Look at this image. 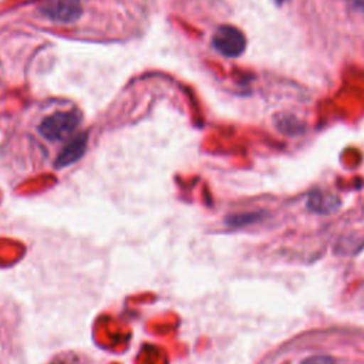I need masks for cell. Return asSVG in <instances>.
Segmentation results:
<instances>
[{
	"instance_id": "6da1fadb",
	"label": "cell",
	"mask_w": 364,
	"mask_h": 364,
	"mask_svg": "<svg viewBox=\"0 0 364 364\" xmlns=\"http://www.w3.org/2000/svg\"><path fill=\"white\" fill-rule=\"evenodd\" d=\"M82 121L77 108H58L44 115L37 127L38 135L53 144H65L80 128Z\"/></svg>"
},
{
	"instance_id": "7a4b0ae2",
	"label": "cell",
	"mask_w": 364,
	"mask_h": 364,
	"mask_svg": "<svg viewBox=\"0 0 364 364\" xmlns=\"http://www.w3.org/2000/svg\"><path fill=\"white\" fill-rule=\"evenodd\" d=\"M37 11L54 26L70 27L80 21L84 7L80 0H44L37 6Z\"/></svg>"
},
{
	"instance_id": "5b68a950",
	"label": "cell",
	"mask_w": 364,
	"mask_h": 364,
	"mask_svg": "<svg viewBox=\"0 0 364 364\" xmlns=\"http://www.w3.org/2000/svg\"><path fill=\"white\" fill-rule=\"evenodd\" d=\"M341 202L337 196L326 192H311L307 198L306 206L309 210L318 213V215H328L336 212L340 208Z\"/></svg>"
},
{
	"instance_id": "277c9868",
	"label": "cell",
	"mask_w": 364,
	"mask_h": 364,
	"mask_svg": "<svg viewBox=\"0 0 364 364\" xmlns=\"http://www.w3.org/2000/svg\"><path fill=\"white\" fill-rule=\"evenodd\" d=\"M88 145V134L87 132H77L70 141H67L60 154L57 155L54 165L55 168H65L70 166L73 164H75L77 161H80L82 158V155L85 154Z\"/></svg>"
},
{
	"instance_id": "ba28073f",
	"label": "cell",
	"mask_w": 364,
	"mask_h": 364,
	"mask_svg": "<svg viewBox=\"0 0 364 364\" xmlns=\"http://www.w3.org/2000/svg\"><path fill=\"white\" fill-rule=\"evenodd\" d=\"M301 364H336V361L328 355H311L303 360Z\"/></svg>"
},
{
	"instance_id": "52a82bcc",
	"label": "cell",
	"mask_w": 364,
	"mask_h": 364,
	"mask_svg": "<svg viewBox=\"0 0 364 364\" xmlns=\"http://www.w3.org/2000/svg\"><path fill=\"white\" fill-rule=\"evenodd\" d=\"M260 213H239V215H232L226 219V223L229 226H233V228H240V226H245V225H249V223H253L256 222L257 219H260Z\"/></svg>"
},
{
	"instance_id": "3957f363",
	"label": "cell",
	"mask_w": 364,
	"mask_h": 364,
	"mask_svg": "<svg viewBox=\"0 0 364 364\" xmlns=\"http://www.w3.org/2000/svg\"><path fill=\"white\" fill-rule=\"evenodd\" d=\"M213 48L228 58H236L243 54L246 48V38L243 33L233 26H220L212 36Z\"/></svg>"
},
{
	"instance_id": "8992f818",
	"label": "cell",
	"mask_w": 364,
	"mask_h": 364,
	"mask_svg": "<svg viewBox=\"0 0 364 364\" xmlns=\"http://www.w3.org/2000/svg\"><path fill=\"white\" fill-rule=\"evenodd\" d=\"M276 127L277 129H280L282 132L287 134V135H296L303 132L304 127L303 124H300L297 121V118L287 115V114H282L280 117H276Z\"/></svg>"
}]
</instances>
